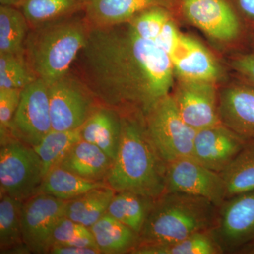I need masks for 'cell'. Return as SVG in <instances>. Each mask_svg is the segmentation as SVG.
Listing matches in <instances>:
<instances>
[{
    "label": "cell",
    "mask_w": 254,
    "mask_h": 254,
    "mask_svg": "<svg viewBox=\"0 0 254 254\" xmlns=\"http://www.w3.org/2000/svg\"><path fill=\"white\" fill-rule=\"evenodd\" d=\"M122 133V117L109 107L93 109L81 127L82 139L90 142L115 160Z\"/></svg>",
    "instance_id": "cell-18"
},
{
    "label": "cell",
    "mask_w": 254,
    "mask_h": 254,
    "mask_svg": "<svg viewBox=\"0 0 254 254\" xmlns=\"http://www.w3.org/2000/svg\"><path fill=\"white\" fill-rule=\"evenodd\" d=\"M113 163L99 147L81 139L73 145L59 166L87 180L105 181Z\"/></svg>",
    "instance_id": "cell-19"
},
{
    "label": "cell",
    "mask_w": 254,
    "mask_h": 254,
    "mask_svg": "<svg viewBox=\"0 0 254 254\" xmlns=\"http://www.w3.org/2000/svg\"><path fill=\"white\" fill-rule=\"evenodd\" d=\"M52 129L81 128L94 108L91 94L76 76L68 73L48 86Z\"/></svg>",
    "instance_id": "cell-11"
},
{
    "label": "cell",
    "mask_w": 254,
    "mask_h": 254,
    "mask_svg": "<svg viewBox=\"0 0 254 254\" xmlns=\"http://www.w3.org/2000/svg\"><path fill=\"white\" fill-rule=\"evenodd\" d=\"M238 4L242 12L254 20V0H238Z\"/></svg>",
    "instance_id": "cell-37"
},
{
    "label": "cell",
    "mask_w": 254,
    "mask_h": 254,
    "mask_svg": "<svg viewBox=\"0 0 254 254\" xmlns=\"http://www.w3.org/2000/svg\"><path fill=\"white\" fill-rule=\"evenodd\" d=\"M89 24L73 14L32 26L25 43V56L37 78L48 86L70 73L86 43Z\"/></svg>",
    "instance_id": "cell-3"
},
{
    "label": "cell",
    "mask_w": 254,
    "mask_h": 254,
    "mask_svg": "<svg viewBox=\"0 0 254 254\" xmlns=\"http://www.w3.org/2000/svg\"><path fill=\"white\" fill-rule=\"evenodd\" d=\"M173 97L180 116L193 129L222 124L213 83L185 81Z\"/></svg>",
    "instance_id": "cell-12"
},
{
    "label": "cell",
    "mask_w": 254,
    "mask_h": 254,
    "mask_svg": "<svg viewBox=\"0 0 254 254\" xmlns=\"http://www.w3.org/2000/svg\"><path fill=\"white\" fill-rule=\"evenodd\" d=\"M81 139V128L68 131L52 129L33 147L41 159L45 176L50 170L59 165L73 145Z\"/></svg>",
    "instance_id": "cell-27"
},
{
    "label": "cell",
    "mask_w": 254,
    "mask_h": 254,
    "mask_svg": "<svg viewBox=\"0 0 254 254\" xmlns=\"http://www.w3.org/2000/svg\"><path fill=\"white\" fill-rule=\"evenodd\" d=\"M22 202L1 192L0 199V251L1 254L28 250L23 240Z\"/></svg>",
    "instance_id": "cell-24"
},
{
    "label": "cell",
    "mask_w": 254,
    "mask_h": 254,
    "mask_svg": "<svg viewBox=\"0 0 254 254\" xmlns=\"http://www.w3.org/2000/svg\"><path fill=\"white\" fill-rule=\"evenodd\" d=\"M227 188V200L254 190V143H247L237 158L220 173Z\"/></svg>",
    "instance_id": "cell-26"
},
{
    "label": "cell",
    "mask_w": 254,
    "mask_h": 254,
    "mask_svg": "<svg viewBox=\"0 0 254 254\" xmlns=\"http://www.w3.org/2000/svg\"><path fill=\"white\" fill-rule=\"evenodd\" d=\"M115 193L110 186L100 187L68 200L65 216L87 227H91L107 213Z\"/></svg>",
    "instance_id": "cell-22"
},
{
    "label": "cell",
    "mask_w": 254,
    "mask_h": 254,
    "mask_svg": "<svg viewBox=\"0 0 254 254\" xmlns=\"http://www.w3.org/2000/svg\"><path fill=\"white\" fill-rule=\"evenodd\" d=\"M155 199L131 191L116 192L107 213L139 235Z\"/></svg>",
    "instance_id": "cell-23"
},
{
    "label": "cell",
    "mask_w": 254,
    "mask_h": 254,
    "mask_svg": "<svg viewBox=\"0 0 254 254\" xmlns=\"http://www.w3.org/2000/svg\"><path fill=\"white\" fill-rule=\"evenodd\" d=\"M85 18L92 26H109L128 22L141 11L166 6L169 0H78Z\"/></svg>",
    "instance_id": "cell-17"
},
{
    "label": "cell",
    "mask_w": 254,
    "mask_h": 254,
    "mask_svg": "<svg viewBox=\"0 0 254 254\" xmlns=\"http://www.w3.org/2000/svg\"><path fill=\"white\" fill-rule=\"evenodd\" d=\"M182 5L187 17L215 39L228 41L240 33L238 18L224 0H182Z\"/></svg>",
    "instance_id": "cell-14"
},
{
    "label": "cell",
    "mask_w": 254,
    "mask_h": 254,
    "mask_svg": "<svg viewBox=\"0 0 254 254\" xmlns=\"http://www.w3.org/2000/svg\"><path fill=\"white\" fill-rule=\"evenodd\" d=\"M44 177L41 159L33 147L14 138L11 133L1 136V193L25 201L38 193Z\"/></svg>",
    "instance_id": "cell-5"
},
{
    "label": "cell",
    "mask_w": 254,
    "mask_h": 254,
    "mask_svg": "<svg viewBox=\"0 0 254 254\" xmlns=\"http://www.w3.org/2000/svg\"><path fill=\"white\" fill-rule=\"evenodd\" d=\"M133 254H222L210 231L200 232L185 240L156 246H140Z\"/></svg>",
    "instance_id": "cell-28"
},
{
    "label": "cell",
    "mask_w": 254,
    "mask_h": 254,
    "mask_svg": "<svg viewBox=\"0 0 254 254\" xmlns=\"http://www.w3.org/2000/svg\"><path fill=\"white\" fill-rule=\"evenodd\" d=\"M30 24L17 7L0 6V55H25Z\"/></svg>",
    "instance_id": "cell-25"
},
{
    "label": "cell",
    "mask_w": 254,
    "mask_h": 254,
    "mask_svg": "<svg viewBox=\"0 0 254 254\" xmlns=\"http://www.w3.org/2000/svg\"><path fill=\"white\" fill-rule=\"evenodd\" d=\"M74 63L78 79L109 108L130 105L144 115L170 95L173 86L168 53L138 36L127 22L89 25L86 44Z\"/></svg>",
    "instance_id": "cell-1"
},
{
    "label": "cell",
    "mask_w": 254,
    "mask_h": 254,
    "mask_svg": "<svg viewBox=\"0 0 254 254\" xmlns=\"http://www.w3.org/2000/svg\"><path fill=\"white\" fill-rule=\"evenodd\" d=\"M206 198L220 208L227 200V188L221 175L185 157L167 163L166 190Z\"/></svg>",
    "instance_id": "cell-9"
},
{
    "label": "cell",
    "mask_w": 254,
    "mask_h": 254,
    "mask_svg": "<svg viewBox=\"0 0 254 254\" xmlns=\"http://www.w3.org/2000/svg\"><path fill=\"white\" fill-rule=\"evenodd\" d=\"M210 232L222 254H254V190L225 200Z\"/></svg>",
    "instance_id": "cell-7"
},
{
    "label": "cell",
    "mask_w": 254,
    "mask_h": 254,
    "mask_svg": "<svg viewBox=\"0 0 254 254\" xmlns=\"http://www.w3.org/2000/svg\"><path fill=\"white\" fill-rule=\"evenodd\" d=\"M21 9L34 26L69 16L81 7L78 0H25Z\"/></svg>",
    "instance_id": "cell-29"
},
{
    "label": "cell",
    "mask_w": 254,
    "mask_h": 254,
    "mask_svg": "<svg viewBox=\"0 0 254 254\" xmlns=\"http://www.w3.org/2000/svg\"><path fill=\"white\" fill-rule=\"evenodd\" d=\"M53 246H75L99 250L89 227L66 216L60 219L53 230L50 248Z\"/></svg>",
    "instance_id": "cell-31"
},
{
    "label": "cell",
    "mask_w": 254,
    "mask_h": 254,
    "mask_svg": "<svg viewBox=\"0 0 254 254\" xmlns=\"http://www.w3.org/2000/svg\"><path fill=\"white\" fill-rule=\"evenodd\" d=\"M253 27L254 28V23H253Z\"/></svg>",
    "instance_id": "cell-39"
},
{
    "label": "cell",
    "mask_w": 254,
    "mask_h": 254,
    "mask_svg": "<svg viewBox=\"0 0 254 254\" xmlns=\"http://www.w3.org/2000/svg\"><path fill=\"white\" fill-rule=\"evenodd\" d=\"M89 229L101 254H130L138 245V234L108 213Z\"/></svg>",
    "instance_id": "cell-20"
},
{
    "label": "cell",
    "mask_w": 254,
    "mask_h": 254,
    "mask_svg": "<svg viewBox=\"0 0 254 254\" xmlns=\"http://www.w3.org/2000/svg\"><path fill=\"white\" fill-rule=\"evenodd\" d=\"M36 79L25 55H0V88L23 89Z\"/></svg>",
    "instance_id": "cell-30"
},
{
    "label": "cell",
    "mask_w": 254,
    "mask_h": 254,
    "mask_svg": "<svg viewBox=\"0 0 254 254\" xmlns=\"http://www.w3.org/2000/svg\"><path fill=\"white\" fill-rule=\"evenodd\" d=\"M25 0H0V4L3 6H14L21 7Z\"/></svg>",
    "instance_id": "cell-38"
},
{
    "label": "cell",
    "mask_w": 254,
    "mask_h": 254,
    "mask_svg": "<svg viewBox=\"0 0 254 254\" xmlns=\"http://www.w3.org/2000/svg\"><path fill=\"white\" fill-rule=\"evenodd\" d=\"M48 254H98L100 252L96 249L75 246H53Z\"/></svg>",
    "instance_id": "cell-36"
},
{
    "label": "cell",
    "mask_w": 254,
    "mask_h": 254,
    "mask_svg": "<svg viewBox=\"0 0 254 254\" xmlns=\"http://www.w3.org/2000/svg\"><path fill=\"white\" fill-rule=\"evenodd\" d=\"M234 66L247 84L254 86V54L241 55L235 60Z\"/></svg>",
    "instance_id": "cell-35"
},
{
    "label": "cell",
    "mask_w": 254,
    "mask_h": 254,
    "mask_svg": "<svg viewBox=\"0 0 254 254\" xmlns=\"http://www.w3.org/2000/svg\"><path fill=\"white\" fill-rule=\"evenodd\" d=\"M180 34V32L170 18L154 42L168 55L176 43Z\"/></svg>",
    "instance_id": "cell-34"
},
{
    "label": "cell",
    "mask_w": 254,
    "mask_h": 254,
    "mask_svg": "<svg viewBox=\"0 0 254 254\" xmlns=\"http://www.w3.org/2000/svg\"><path fill=\"white\" fill-rule=\"evenodd\" d=\"M51 130L49 88L46 82L37 78L21 90L9 131L14 138L34 147Z\"/></svg>",
    "instance_id": "cell-8"
},
{
    "label": "cell",
    "mask_w": 254,
    "mask_h": 254,
    "mask_svg": "<svg viewBox=\"0 0 254 254\" xmlns=\"http://www.w3.org/2000/svg\"><path fill=\"white\" fill-rule=\"evenodd\" d=\"M222 125L247 143H254V86L240 84L222 92L218 103Z\"/></svg>",
    "instance_id": "cell-15"
},
{
    "label": "cell",
    "mask_w": 254,
    "mask_h": 254,
    "mask_svg": "<svg viewBox=\"0 0 254 254\" xmlns=\"http://www.w3.org/2000/svg\"><path fill=\"white\" fill-rule=\"evenodd\" d=\"M170 19L168 12L163 7L155 6L141 11L127 23L138 36L155 41Z\"/></svg>",
    "instance_id": "cell-32"
},
{
    "label": "cell",
    "mask_w": 254,
    "mask_h": 254,
    "mask_svg": "<svg viewBox=\"0 0 254 254\" xmlns=\"http://www.w3.org/2000/svg\"><path fill=\"white\" fill-rule=\"evenodd\" d=\"M68 200L38 193L22 202L23 240L30 252L48 254L55 225L65 216Z\"/></svg>",
    "instance_id": "cell-10"
},
{
    "label": "cell",
    "mask_w": 254,
    "mask_h": 254,
    "mask_svg": "<svg viewBox=\"0 0 254 254\" xmlns=\"http://www.w3.org/2000/svg\"><path fill=\"white\" fill-rule=\"evenodd\" d=\"M107 186L109 185L106 182L87 180L58 165L46 174L38 193L70 200L94 189Z\"/></svg>",
    "instance_id": "cell-21"
},
{
    "label": "cell",
    "mask_w": 254,
    "mask_h": 254,
    "mask_svg": "<svg viewBox=\"0 0 254 254\" xmlns=\"http://www.w3.org/2000/svg\"><path fill=\"white\" fill-rule=\"evenodd\" d=\"M247 145L237 133L220 124L196 131L193 158L216 173H222Z\"/></svg>",
    "instance_id": "cell-13"
},
{
    "label": "cell",
    "mask_w": 254,
    "mask_h": 254,
    "mask_svg": "<svg viewBox=\"0 0 254 254\" xmlns=\"http://www.w3.org/2000/svg\"><path fill=\"white\" fill-rule=\"evenodd\" d=\"M143 118L148 136L165 161L193 157L197 131L180 116L173 95L170 94L155 103Z\"/></svg>",
    "instance_id": "cell-6"
},
{
    "label": "cell",
    "mask_w": 254,
    "mask_h": 254,
    "mask_svg": "<svg viewBox=\"0 0 254 254\" xmlns=\"http://www.w3.org/2000/svg\"><path fill=\"white\" fill-rule=\"evenodd\" d=\"M168 55L183 81L213 83L218 77V68L213 57L193 38L180 33Z\"/></svg>",
    "instance_id": "cell-16"
},
{
    "label": "cell",
    "mask_w": 254,
    "mask_h": 254,
    "mask_svg": "<svg viewBox=\"0 0 254 254\" xmlns=\"http://www.w3.org/2000/svg\"><path fill=\"white\" fill-rule=\"evenodd\" d=\"M167 162L146 131L143 114L122 117L118 154L105 181L116 192L158 198L166 190Z\"/></svg>",
    "instance_id": "cell-2"
},
{
    "label": "cell",
    "mask_w": 254,
    "mask_h": 254,
    "mask_svg": "<svg viewBox=\"0 0 254 254\" xmlns=\"http://www.w3.org/2000/svg\"><path fill=\"white\" fill-rule=\"evenodd\" d=\"M218 212L219 207L203 197L165 191L155 199L137 247L167 245L210 231L216 225Z\"/></svg>",
    "instance_id": "cell-4"
},
{
    "label": "cell",
    "mask_w": 254,
    "mask_h": 254,
    "mask_svg": "<svg viewBox=\"0 0 254 254\" xmlns=\"http://www.w3.org/2000/svg\"><path fill=\"white\" fill-rule=\"evenodd\" d=\"M21 90L0 88V131H9L11 122L19 105Z\"/></svg>",
    "instance_id": "cell-33"
}]
</instances>
